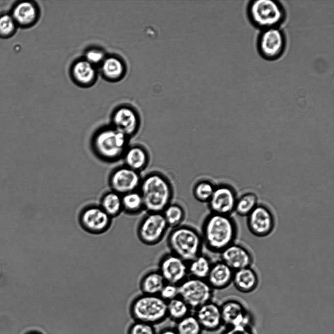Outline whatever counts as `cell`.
Masks as SVG:
<instances>
[{"instance_id":"8992f818","label":"cell","mask_w":334,"mask_h":334,"mask_svg":"<svg viewBox=\"0 0 334 334\" xmlns=\"http://www.w3.org/2000/svg\"><path fill=\"white\" fill-rule=\"evenodd\" d=\"M130 314L134 321L154 326L165 321L167 318V302L158 295L141 293L132 301Z\"/></svg>"},{"instance_id":"1f68e13d","label":"cell","mask_w":334,"mask_h":334,"mask_svg":"<svg viewBox=\"0 0 334 334\" xmlns=\"http://www.w3.org/2000/svg\"><path fill=\"white\" fill-rule=\"evenodd\" d=\"M257 195L252 192L246 193L237 199L234 212L241 217H246L258 205Z\"/></svg>"},{"instance_id":"30bf717a","label":"cell","mask_w":334,"mask_h":334,"mask_svg":"<svg viewBox=\"0 0 334 334\" xmlns=\"http://www.w3.org/2000/svg\"><path fill=\"white\" fill-rule=\"evenodd\" d=\"M78 220L85 231L92 234H100L110 228L112 218L99 205H89L81 211Z\"/></svg>"},{"instance_id":"8fae6325","label":"cell","mask_w":334,"mask_h":334,"mask_svg":"<svg viewBox=\"0 0 334 334\" xmlns=\"http://www.w3.org/2000/svg\"><path fill=\"white\" fill-rule=\"evenodd\" d=\"M246 217L247 228L256 237H267L274 230V216L271 210L265 205L258 204Z\"/></svg>"},{"instance_id":"2e32d148","label":"cell","mask_w":334,"mask_h":334,"mask_svg":"<svg viewBox=\"0 0 334 334\" xmlns=\"http://www.w3.org/2000/svg\"><path fill=\"white\" fill-rule=\"evenodd\" d=\"M137 112L128 106L119 107L113 112L111 126L128 137L135 134L139 126Z\"/></svg>"},{"instance_id":"ab89813d","label":"cell","mask_w":334,"mask_h":334,"mask_svg":"<svg viewBox=\"0 0 334 334\" xmlns=\"http://www.w3.org/2000/svg\"><path fill=\"white\" fill-rule=\"evenodd\" d=\"M26 334H42L39 333V332H37V331H32V332L31 331V332H29V333H27Z\"/></svg>"},{"instance_id":"ffe728a7","label":"cell","mask_w":334,"mask_h":334,"mask_svg":"<svg viewBox=\"0 0 334 334\" xmlns=\"http://www.w3.org/2000/svg\"><path fill=\"white\" fill-rule=\"evenodd\" d=\"M232 283L239 292L251 293L258 286L259 276L251 267L244 268L234 271Z\"/></svg>"},{"instance_id":"f546056e","label":"cell","mask_w":334,"mask_h":334,"mask_svg":"<svg viewBox=\"0 0 334 334\" xmlns=\"http://www.w3.org/2000/svg\"><path fill=\"white\" fill-rule=\"evenodd\" d=\"M174 328L177 334H202L204 331L195 314L192 312L175 322Z\"/></svg>"},{"instance_id":"8d00e7d4","label":"cell","mask_w":334,"mask_h":334,"mask_svg":"<svg viewBox=\"0 0 334 334\" xmlns=\"http://www.w3.org/2000/svg\"><path fill=\"white\" fill-rule=\"evenodd\" d=\"M105 59V54L102 50L92 48L87 51L85 59L95 67L96 65L101 64Z\"/></svg>"},{"instance_id":"d4e9b609","label":"cell","mask_w":334,"mask_h":334,"mask_svg":"<svg viewBox=\"0 0 334 334\" xmlns=\"http://www.w3.org/2000/svg\"><path fill=\"white\" fill-rule=\"evenodd\" d=\"M212 264L209 257L202 253L187 263L188 276L206 280Z\"/></svg>"},{"instance_id":"4fadbf2b","label":"cell","mask_w":334,"mask_h":334,"mask_svg":"<svg viewBox=\"0 0 334 334\" xmlns=\"http://www.w3.org/2000/svg\"><path fill=\"white\" fill-rule=\"evenodd\" d=\"M223 326L251 327L253 317L243 303L235 299H229L220 305Z\"/></svg>"},{"instance_id":"f1b7e54d","label":"cell","mask_w":334,"mask_h":334,"mask_svg":"<svg viewBox=\"0 0 334 334\" xmlns=\"http://www.w3.org/2000/svg\"><path fill=\"white\" fill-rule=\"evenodd\" d=\"M123 211L135 215L144 210L143 201L139 192L134 191L121 195Z\"/></svg>"},{"instance_id":"9a60e30c","label":"cell","mask_w":334,"mask_h":334,"mask_svg":"<svg viewBox=\"0 0 334 334\" xmlns=\"http://www.w3.org/2000/svg\"><path fill=\"white\" fill-rule=\"evenodd\" d=\"M237 199L236 193L231 187L221 185L215 187L208 201L210 213L231 215L234 212Z\"/></svg>"},{"instance_id":"e575fe53","label":"cell","mask_w":334,"mask_h":334,"mask_svg":"<svg viewBox=\"0 0 334 334\" xmlns=\"http://www.w3.org/2000/svg\"><path fill=\"white\" fill-rule=\"evenodd\" d=\"M155 326L137 321L129 326L127 334H157Z\"/></svg>"},{"instance_id":"7c38bea8","label":"cell","mask_w":334,"mask_h":334,"mask_svg":"<svg viewBox=\"0 0 334 334\" xmlns=\"http://www.w3.org/2000/svg\"><path fill=\"white\" fill-rule=\"evenodd\" d=\"M157 270L166 283L177 286L188 277L187 263L171 252L162 256Z\"/></svg>"},{"instance_id":"836d02e7","label":"cell","mask_w":334,"mask_h":334,"mask_svg":"<svg viewBox=\"0 0 334 334\" xmlns=\"http://www.w3.org/2000/svg\"><path fill=\"white\" fill-rule=\"evenodd\" d=\"M16 25L11 15H0V37L7 38L13 35L16 31Z\"/></svg>"},{"instance_id":"52a82bcc","label":"cell","mask_w":334,"mask_h":334,"mask_svg":"<svg viewBox=\"0 0 334 334\" xmlns=\"http://www.w3.org/2000/svg\"><path fill=\"white\" fill-rule=\"evenodd\" d=\"M169 228L162 213L147 212L138 223L136 235L142 244L154 246L162 241Z\"/></svg>"},{"instance_id":"74e56055","label":"cell","mask_w":334,"mask_h":334,"mask_svg":"<svg viewBox=\"0 0 334 334\" xmlns=\"http://www.w3.org/2000/svg\"><path fill=\"white\" fill-rule=\"evenodd\" d=\"M220 334H254L251 327L235 326L225 327Z\"/></svg>"},{"instance_id":"3957f363","label":"cell","mask_w":334,"mask_h":334,"mask_svg":"<svg viewBox=\"0 0 334 334\" xmlns=\"http://www.w3.org/2000/svg\"><path fill=\"white\" fill-rule=\"evenodd\" d=\"M144 210L147 212L162 213L171 203V186L163 176L154 173L141 180L139 187Z\"/></svg>"},{"instance_id":"484cf974","label":"cell","mask_w":334,"mask_h":334,"mask_svg":"<svg viewBox=\"0 0 334 334\" xmlns=\"http://www.w3.org/2000/svg\"><path fill=\"white\" fill-rule=\"evenodd\" d=\"M101 65L102 72L107 79L117 80L125 74V64L117 57L111 56L105 58Z\"/></svg>"},{"instance_id":"7a4b0ae2","label":"cell","mask_w":334,"mask_h":334,"mask_svg":"<svg viewBox=\"0 0 334 334\" xmlns=\"http://www.w3.org/2000/svg\"><path fill=\"white\" fill-rule=\"evenodd\" d=\"M167 245L170 252L187 263L201 254L203 247L200 232L187 224L171 229L167 237Z\"/></svg>"},{"instance_id":"ba28073f","label":"cell","mask_w":334,"mask_h":334,"mask_svg":"<svg viewBox=\"0 0 334 334\" xmlns=\"http://www.w3.org/2000/svg\"><path fill=\"white\" fill-rule=\"evenodd\" d=\"M178 296L192 311L213 300L214 291L206 280L188 277L178 286Z\"/></svg>"},{"instance_id":"d6a6232c","label":"cell","mask_w":334,"mask_h":334,"mask_svg":"<svg viewBox=\"0 0 334 334\" xmlns=\"http://www.w3.org/2000/svg\"><path fill=\"white\" fill-rule=\"evenodd\" d=\"M214 188V186L210 182L201 181L196 185L194 194L199 201L208 202L212 195Z\"/></svg>"},{"instance_id":"603a6c76","label":"cell","mask_w":334,"mask_h":334,"mask_svg":"<svg viewBox=\"0 0 334 334\" xmlns=\"http://www.w3.org/2000/svg\"><path fill=\"white\" fill-rule=\"evenodd\" d=\"M125 166L139 172L148 162V156L145 149L138 146L128 148L123 156Z\"/></svg>"},{"instance_id":"9c48e42d","label":"cell","mask_w":334,"mask_h":334,"mask_svg":"<svg viewBox=\"0 0 334 334\" xmlns=\"http://www.w3.org/2000/svg\"><path fill=\"white\" fill-rule=\"evenodd\" d=\"M286 45L285 34L280 27L261 30L256 41L259 55L268 61L279 59L285 52Z\"/></svg>"},{"instance_id":"44dd1931","label":"cell","mask_w":334,"mask_h":334,"mask_svg":"<svg viewBox=\"0 0 334 334\" xmlns=\"http://www.w3.org/2000/svg\"><path fill=\"white\" fill-rule=\"evenodd\" d=\"M11 16L17 25L28 27L35 22L38 16V10L32 2L23 1L14 6Z\"/></svg>"},{"instance_id":"277c9868","label":"cell","mask_w":334,"mask_h":334,"mask_svg":"<svg viewBox=\"0 0 334 334\" xmlns=\"http://www.w3.org/2000/svg\"><path fill=\"white\" fill-rule=\"evenodd\" d=\"M129 137L112 126L98 130L92 138L91 146L95 155L103 160L119 159L128 148Z\"/></svg>"},{"instance_id":"6da1fadb","label":"cell","mask_w":334,"mask_h":334,"mask_svg":"<svg viewBox=\"0 0 334 334\" xmlns=\"http://www.w3.org/2000/svg\"><path fill=\"white\" fill-rule=\"evenodd\" d=\"M238 226L231 215L210 213L203 220L200 232L203 246L212 253L219 254L235 242Z\"/></svg>"},{"instance_id":"83f0119b","label":"cell","mask_w":334,"mask_h":334,"mask_svg":"<svg viewBox=\"0 0 334 334\" xmlns=\"http://www.w3.org/2000/svg\"><path fill=\"white\" fill-rule=\"evenodd\" d=\"M192 312L188 304L179 296L167 302V318L176 322Z\"/></svg>"},{"instance_id":"cb8c5ba5","label":"cell","mask_w":334,"mask_h":334,"mask_svg":"<svg viewBox=\"0 0 334 334\" xmlns=\"http://www.w3.org/2000/svg\"><path fill=\"white\" fill-rule=\"evenodd\" d=\"M72 74L76 82L83 86H88L94 81L96 74L94 66L84 59L74 64Z\"/></svg>"},{"instance_id":"5bb4252c","label":"cell","mask_w":334,"mask_h":334,"mask_svg":"<svg viewBox=\"0 0 334 334\" xmlns=\"http://www.w3.org/2000/svg\"><path fill=\"white\" fill-rule=\"evenodd\" d=\"M141 181L139 173L125 165L115 169L109 178L111 190L121 195L136 191Z\"/></svg>"},{"instance_id":"ac0fdd59","label":"cell","mask_w":334,"mask_h":334,"mask_svg":"<svg viewBox=\"0 0 334 334\" xmlns=\"http://www.w3.org/2000/svg\"><path fill=\"white\" fill-rule=\"evenodd\" d=\"M194 314L204 331L214 333L223 326L220 305L213 300L201 305Z\"/></svg>"},{"instance_id":"d6986e66","label":"cell","mask_w":334,"mask_h":334,"mask_svg":"<svg viewBox=\"0 0 334 334\" xmlns=\"http://www.w3.org/2000/svg\"><path fill=\"white\" fill-rule=\"evenodd\" d=\"M234 271L220 260L212 263L206 280L213 290H222L232 283Z\"/></svg>"},{"instance_id":"f35d334b","label":"cell","mask_w":334,"mask_h":334,"mask_svg":"<svg viewBox=\"0 0 334 334\" xmlns=\"http://www.w3.org/2000/svg\"><path fill=\"white\" fill-rule=\"evenodd\" d=\"M157 334H177L174 327H167L161 329Z\"/></svg>"},{"instance_id":"5b68a950","label":"cell","mask_w":334,"mask_h":334,"mask_svg":"<svg viewBox=\"0 0 334 334\" xmlns=\"http://www.w3.org/2000/svg\"><path fill=\"white\" fill-rule=\"evenodd\" d=\"M249 22L261 30L280 27L286 19V11L280 1L275 0H250L246 7Z\"/></svg>"},{"instance_id":"4dcf8cb0","label":"cell","mask_w":334,"mask_h":334,"mask_svg":"<svg viewBox=\"0 0 334 334\" xmlns=\"http://www.w3.org/2000/svg\"><path fill=\"white\" fill-rule=\"evenodd\" d=\"M162 213L169 228L172 229L182 224L186 217L184 209L176 203L169 204Z\"/></svg>"},{"instance_id":"4316f807","label":"cell","mask_w":334,"mask_h":334,"mask_svg":"<svg viewBox=\"0 0 334 334\" xmlns=\"http://www.w3.org/2000/svg\"><path fill=\"white\" fill-rule=\"evenodd\" d=\"M112 219L123 211L121 195L111 191L102 197L99 205Z\"/></svg>"},{"instance_id":"7402d4cb","label":"cell","mask_w":334,"mask_h":334,"mask_svg":"<svg viewBox=\"0 0 334 334\" xmlns=\"http://www.w3.org/2000/svg\"><path fill=\"white\" fill-rule=\"evenodd\" d=\"M166 283L157 269L151 270L142 276L139 289L141 293L158 295Z\"/></svg>"},{"instance_id":"d590c367","label":"cell","mask_w":334,"mask_h":334,"mask_svg":"<svg viewBox=\"0 0 334 334\" xmlns=\"http://www.w3.org/2000/svg\"><path fill=\"white\" fill-rule=\"evenodd\" d=\"M158 295L167 302L178 296V286L166 283Z\"/></svg>"},{"instance_id":"e0dca14e","label":"cell","mask_w":334,"mask_h":334,"mask_svg":"<svg viewBox=\"0 0 334 334\" xmlns=\"http://www.w3.org/2000/svg\"><path fill=\"white\" fill-rule=\"evenodd\" d=\"M220 260L233 271L250 267L253 262L250 251L244 245L235 243L223 250L220 253Z\"/></svg>"}]
</instances>
